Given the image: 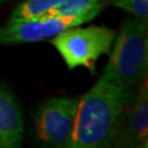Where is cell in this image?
Listing matches in <instances>:
<instances>
[{"label":"cell","mask_w":148,"mask_h":148,"mask_svg":"<svg viewBox=\"0 0 148 148\" xmlns=\"http://www.w3.org/2000/svg\"><path fill=\"white\" fill-rule=\"evenodd\" d=\"M133 95L132 88L100 77L78 99L67 148L111 147L122 113Z\"/></svg>","instance_id":"1"},{"label":"cell","mask_w":148,"mask_h":148,"mask_svg":"<svg viewBox=\"0 0 148 148\" xmlns=\"http://www.w3.org/2000/svg\"><path fill=\"white\" fill-rule=\"evenodd\" d=\"M148 146V85L145 77L117 124L111 147L146 148Z\"/></svg>","instance_id":"6"},{"label":"cell","mask_w":148,"mask_h":148,"mask_svg":"<svg viewBox=\"0 0 148 148\" xmlns=\"http://www.w3.org/2000/svg\"><path fill=\"white\" fill-rule=\"evenodd\" d=\"M116 32L104 25L68 27L51 38L68 69L85 67L95 73V63L102 55H109Z\"/></svg>","instance_id":"3"},{"label":"cell","mask_w":148,"mask_h":148,"mask_svg":"<svg viewBox=\"0 0 148 148\" xmlns=\"http://www.w3.org/2000/svg\"><path fill=\"white\" fill-rule=\"evenodd\" d=\"M102 1L104 0H60L42 19L79 14L95 7Z\"/></svg>","instance_id":"9"},{"label":"cell","mask_w":148,"mask_h":148,"mask_svg":"<svg viewBox=\"0 0 148 148\" xmlns=\"http://www.w3.org/2000/svg\"><path fill=\"white\" fill-rule=\"evenodd\" d=\"M108 1L104 0L99 5L79 14L66 16H53L35 21L8 23L0 27V45L34 43L56 36L62 31L93 20L104 9Z\"/></svg>","instance_id":"4"},{"label":"cell","mask_w":148,"mask_h":148,"mask_svg":"<svg viewBox=\"0 0 148 148\" xmlns=\"http://www.w3.org/2000/svg\"><path fill=\"white\" fill-rule=\"evenodd\" d=\"M78 99L55 97L42 102L34 117L40 142L49 147H66L75 124Z\"/></svg>","instance_id":"5"},{"label":"cell","mask_w":148,"mask_h":148,"mask_svg":"<svg viewBox=\"0 0 148 148\" xmlns=\"http://www.w3.org/2000/svg\"><path fill=\"white\" fill-rule=\"evenodd\" d=\"M23 134L24 123L20 106L9 88L0 82V147H20Z\"/></svg>","instance_id":"7"},{"label":"cell","mask_w":148,"mask_h":148,"mask_svg":"<svg viewBox=\"0 0 148 148\" xmlns=\"http://www.w3.org/2000/svg\"><path fill=\"white\" fill-rule=\"evenodd\" d=\"M5 1H7V0H0V5H1V3H3Z\"/></svg>","instance_id":"11"},{"label":"cell","mask_w":148,"mask_h":148,"mask_svg":"<svg viewBox=\"0 0 148 148\" xmlns=\"http://www.w3.org/2000/svg\"><path fill=\"white\" fill-rule=\"evenodd\" d=\"M113 5L131 12L138 19L147 22L148 0H110Z\"/></svg>","instance_id":"10"},{"label":"cell","mask_w":148,"mask_h":148,"mask_svg":"<svg viewBox=\"0 0 148 148\" xmlns=\"http://www.w3.org/2000/svg\"><path fill=\"white\" fill-rule=\"evenodd\" d=\"M60 0H25L14 8L8 23L40 20Z\"/></svg>","instance_id":"8"},{"label":"cell","mask_w":148,"mask_h":148,"mask_svg":"<svg viewBox=\"0 0 148 148\" xmlns=\"http://www.w3.org/2000/svg\"><path fill=\"white\" fill-rule=\"evenodd\" d=\"M109 55L110 58L101 77L128 88H133L147 77V22L136 16L125 19Z\"/></svg>","instance_id":"2"}]
</instances>
